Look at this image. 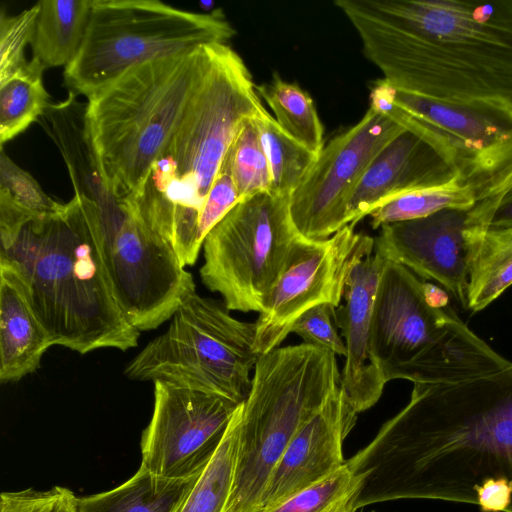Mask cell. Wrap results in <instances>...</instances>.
<instances>
[{"mask_svg":"<svg viewBox=\"0 0 512 512\" xmlns=\"http://www.w3.org/2000/svg\"><path fill=\"white\" fill-rule=\"evenodd\" d=\"M253 77L228 43L212 44L205 73L140 189L122 201L194 265L209 233L205 208L227 151L248 119L265 111Z\"/></svg>","mask_w":512,"mask_h":512,"instance_id":"obj_4","label":"cell"},{"mask_svg":"<svg viewBox=\"0 0 512 512\" xmlns=\"http://www.w3.org/2000/svg\"><path fill=\"white\" fill-rule=\"evenodd\" d=\"M375 238L346 225L324 240L305 239L292 256L255 323L254 349L260 356L279 348L296 320L309 309L339 307L353 264L373 251Z\"/></svg>","mask_w":512,"mask_h":512,"instance_id":"obj_13","label":"cell"},{"mask_svg":"<svg viewBox=\"0 0 512 512\" xmlns=\"http://www.w3.org/2000/svg\"><path fill=\"white\" fill-rule=\"evenodd\" d=\"M357 412L340 388L295 434L267 484L259 512L323 480L345 464L342 446Z\"/></svg>","mask_w":512,"mask_h":512,"instance_id":"obj_18","label":"cell"},{"mask_svg":"<svg viewBox=\"0 0 512 512\" xmlns=\"http://www.w3.org/2000/svg\"><path fill=\"white\" fill-rule=\"evenodd\" d=\"M254 122L269 164L270 192L290 197L318 155L286 134L267 110L255 117Z\"/></svg>","mask_w":512,"mask_h":512,"instance_id":"obj_28","label":"cell"},{"mask_svg":"<svg viewBox=\"0 0 512 512\" xmlns=\"http://www.w3.org/2000/svg\"><path fill=\"white\" fill-rule=\"evenodd\" d=\"M336 308L330 304L317 305L302 314L291 328L303 343L346 356V345L333 322Z\"/></svg>","mask_w":512,"mask_h":512,"instance_id":"obj_34","label":"cell"},{"mask_svg":"<svg viewBox=\"0 0 512 512\" xmlns=\"http://www.w3.org/2000/svg\"><path fill=\"white\" fill-rule=\"evenodd\" d=\"M38 2L17 15L0 16V82L11 76L27 60L25 49L31 44L37 15Z\"/></svg>","mask_w":512,"mask_h":512,"instance_id":"obj_33","label":"cell"},{"mask_svg":"<svg viewBox=\"0 0 512 512\" xmlns=\"http://www.w3.org/2000/svg\"><path fill=\"white\" fill-rule=\"evenodd\" d=\"M225 162L240 199L270 192L269 164L254 118L241 125L227 151Z\"/></svg>","mask_w":512,"mask_h":512,"instance_id":"obj_30","label":"cell"},{"mask_svg":"<svg viewBox=\"0 0 512 512\" xmlns=\"http://www.w3.org/2000/svg\"><path fill=\"white\" fill-rule=\"evenodd\" d=\"M76 496L64 487L49 490L32 488L3 492L0 495V512H77Z\"/></svg>","mask_w":512,"mask_h":512,"instance_id":"obj_35","label":"cell"},{"mask_svg":"<svg viewBox=\"0 0 512 512\" xmlns=\"http://www.w3.org/2000/svg\"><path fill=\"white\" fill-rule=\"evenodd\" d=\"M68 91L63 101L50 103L40 118L43 129L53 140L67 166L76 196L97 207L99 220L123 209L103 171L87 121L86 104Z\"/></svg>","mask_w":512,"mask_h":512,"instance_id":"obj_20","label":"cell"},{"mask_svg":"<svg viewBox=\"0 0 512 512\" xmlns=\"http://www.w3.org/2000/svg\"><path fill=\"white\" fill-rule=\"evenodd\" d=\"M345 463L361 480L358 509L400 499L476 505L488 481L512 500V364L458 383L414 384L406 406Z\"/></svg>","mask_w":512,"mask_h":512,"instance_id":"obj_1","label":"cell"},{"mask_svg":"<svg viewBox=\"0 0 512 512\" xmlns=\"http://www.w3.org/2000/svg\"><path fill=\"white\" fill-rule=\"evenodd\" d=\"M257 91L274 112L279 127L318 155L324 147V128L309 94L296 83L283 80L278 73L269 82L257 86Z\"/></svg>","mask_w":512,"mask_h":512,"instance_id":"obj_27","label":"cell"},{"mask_svg":"<svg viewBox=\"0 0 512 512\" xmlns=\"http://www.w3.org/2000/svg\"><path fill=\"white\" fill-rule=\"evenodd\" d=\"M403 129L369 107L358 123L324 145L289 197L292 222L303 237L324 240L347 225L353 191L376 155Z\"/></svg>","mask_w":512,"mask_h":512,"instance_id":"obj_14","label":"cell"},{"mask_svg":"<svg viewBox=\"0 0 512 512\" xmlns=\"http://www.w3.org/2000/svg\"><path fill=\"white\" fill-rule=\"evenodd\" d=\"M396 89L512 107V0H336Z\"/></svg>","mask_w":512,"mask_h":512,"instance_id":"obj_2","label":"cell"},{"mask_svg":"<svg viewBox=\"0 0 512 512\" xmlns=\"http://www.w3.org/2000/svg\"><path fill=\"white\" fill-rule=\"evenodd\" d=\"M423 294L427 304L433 308L446 309L449 304L448 292L437 284L423 281Z\"/></svg>","mask_w":512,"mask_h":512,"instance_id":"obj_37","label":"cell"},{"mask_svg":"<svg viewBox=\"0 0 512 512\" xmlns=\"http://www.w3.org/2000/svg\"><path fill=\"white\" fill-rule=\"evenodd\" d=\"M52 342L18 282L0 266V381L17 382L35 372Z\"/></svg>","mask_w":512,"mask_h":512,"instance_id":"obj_21","label":"cell"},{"mask_svg":"<svg viewBox=\"0 0 512 512\" xmlns=\"http://www.w3.org/2000/svg\"><path fill=\"white\" fill-rule=\"evenodd\" d=\"M306 238L295 228L289 197L262 192L238 201L203 243V284L232 311L258 312Z\"/></svg>","mask_w":512,"mask_h":512,"instance_id":"obj_10","label":"cell"},{"mask_svg":"<svg viewBox=\"0 0 512 512\" xmlns=\"http://www.w3.org/2000/svg\"><path fill=\"white\" fill-rule=\"evenodd\" d=\"M199 476L184 480L166 479L140 467L116 488L77 497L76 509L77 512H172Z\"/></svg>","mask_w":512,"mask_h":512,"instance_id":"obj_23","label":"cell"},{"mask_svg":"<svg viewBox=\"0 0 512 512\" xmlns=\"http://www.w3.org/2000/svg\"><path fill=\"white\" fill-rule=\"evenodd\" d=\"M0 196L35 216L56 213L63 204L49 197L30 173L11 160L3 147L0 151Z\"/></svg>","mask_w":512,"mask_h":512,"instance_id":"obj_32","label":"cell"},{"mask_svg":"<svg viewBox=\"0 0 512 512\" xmlns=\"http://www.w3.org/2000/svg\"><path fill=\"white\" fill-rule=\"evenodd\" d=\"M456 179V167L435 141L404 128L376 155L356 186L347 204L346 224L355 226L397 196Z\"/></svg>","mask_w":512,"mask_h":512,"instance_id":"obj_17","label":"cell"},{"mask_svg":"<svg viewBox=\"0 0 512 512\" xmlns=\"http://www.w3.org/2000/svg\"><path fill=\"white\" fill-rule=\"evenodd\" d=\"M340 388L336 355L328 350L301 343L258 357L240 403L237 459L224 512H259L287 446Z\"/></svg>","mask_w":512,"mask_h":512,"instance_id":"obj_6","label":"cell"},{"mask_svg":"<svg viewBox=\"0 0 512 512\" xmlns=\"http://www.w3.org/2000/svg\"><path fill=\"white\" fill-rule=\"evenodd\" d=\"M0 266L11 271L52 345L126 351L140 332L122 313L101 249L97 207L74 195L35 216L0 197Z\"/></svg>","mask_w":512,"mask_h":512,"instance_id":"obj_3","label":"cell"},{"mask_svg":"<svg viewBox=\"0 0 512 512\" xmlns=\"http://www.w3.org/2000/svg\"><path fill=\"white\" fill-rule=\"evenodd\" d=\"M44 68L34 59L0 82V145L39 120L50 102L43 84Z\"/></svg>","mask_w":512,"mask_h":512,"instance_id":"obj_25","label":"cell"},{"mask_svg":"<svg viewBox=\"0 0 512 512\" xmlns=\"http://www.w3.org/2000/svg\"><path fill=\"white\" fill-rule=\"evenodd\" d=\"M512 285V239L475 222L470 232L467 308L479 312Z\"/></svg>","mask_w":512,"mask_h":512,"instance_id":"obj_24","label":"cell"},{"mask_svg":"<svg viewBox=\"0 0 512 512\" xmlns=\"http://www.w3.org/2000/svg\"><path fill=\"white\" fill-rule=\"evenodd\" d=\"M236 34L221 9L182 10L156 0H92L81 47L64 69L69 91L89 97L142 63L228 43Z\"/></svg>","mask_w":512,"mask_h":512,"instance_id":"obj_8","label":"cell"},{"mask_svg":"<svg viewBox=\"0 0 512 512\" xmlns=\"http://www.w3.org/2000/svg\"><path fill=\"white\" fill-rule=\"evenodd\" d=\"M99 226L103 260L126 320L140 332L171 319L196 289L171 246L127 207Z\"/></svg>","mask_w":512,"mask_h":512,"instance_id":"obj_12","label":"cell"},{"mask_svg":"<svg viewBox=\"0 0 512 512\" xmlns=\"http://www.w3.org/2000/svg\"><path fill=\"white\" fill-rule=\"evenodd\" d=\"M239 404L169 382H154V408L141 437V465L166 479L199 476Z\"/></svg>","mask_w":512,"mask_h":512,"instance_id":"obj_15","label":"cell"},{"mask_svg":"<svg viewBox=\"0 0 512 512\" xmlns=\"http://www.w3.org/2000/svg\"><path fill=\"white\" fill-rule=\"evenodd\" d=\"M370 107L435 141L477 197L512 179V107L490 101L445 102L372 82Z\"/></svg>","mask_w":512,"mask_h":512,"instance_id":"obj_11","label":"cell"},{"mask_svg":"<svg viewBox=\"0 0 512 512\" xmlns=\"http://www.w3.org/2000/svg\"><path fill=\"white\" fill-rule=\"evenodd\" d=\"M223 302L191 291L166 331L126 366L131 380L163 381L242 403L259 355L255 323L241 321Z\"/></svg>","mask_w":512,"mask_h":512,"instance_id":"obj_9","label":"cell"},{"mask_svg":"<svg viewBox=\"0 0 512 512\" xmlns=\"http://www.w3.org/2000/svg\"><path fill=\"white\" fill-rule=\"evenodd\" d=\"M240 404L212 459L172 512H224L237 459Z\"/></svg>","mask_w":512,"mask_h":512,"instance_id":"obj_26","label":"cell"},{"mask_svg":"<svg viewBox=\"0 0 512 512\" xmlns=\"http://www.w3.org/2000/svg\"><path fill=\"white\" fill-rule=\"evenodd\" d=\"M211 46L134 66L87 97L88 129L121 202L140 189L174 133L205 73Z\"/></svg>","mask_w":512,"mask_h":512,"instance_id":"obj_5","label":"cell"},{"mask_svg":"<svg viewBox=\"0 0 512 512\" xmlns=\"http://www.w3.org/2000/svg\"><path fill=\"white\" fill-rule=\"evenodd\" d=\"M361 480L346 465L266 512H356Z\"/></svg>","mask_w":512,"mask_h":512,"instance_id":"obj_31","label":"cell"},{"mask_svg":"<svg viewBox=\"0 0 512 512\" xmlns=\"http://www.w3.org/2000/svg\"><path fill=\"white\" fill-rule=\"evenodd\" d=\"M370 349L385 383H458L512 364L456 314L429 306L423 281L387 259L373 303Z\"/></svg>","mask_w":512,"mask_h":512,"instance_id":"obj_7","label":"cell"},{"mask_svg":"<svg viewBox=\"0 0 512 512\" xmlns=\"http://www.w3.org/2000/svg\"><path fill=\"white\" fill-rule=\"evenodd\" d=\"M31 49L44 69L67 66L77 55L87 29L92 0L38 1Z\"/></svg>","mask_w":512,"mask_h":512,"instance_id":"obj_22","label":"cell"},{"mask_svg":"<svg viewBox=\"0 0 512 512\" xmlns=\"http://www.w3.org/2000/svg\"><path fill=\"white\" fill-rule=\"evenodd\" d=\"M475 189L460 179L419 189L397 196L372 211L373 229L386 224L409 221L432 215L443 209H467L477 202Z\"/></svg>","mask_w":512,"mask_h":512,"instance_id":"obj_29","label":"cell"},{"mask_svg":"<svg viewBox=\"0 0 512 512\" xmlns=\"http://www.w3.org/2000/svg\"><path fill=\"white\" fill-rule=\"evenodd\" d=\"M487 230L512 239V187L496 204L489 217Z\"/></svg>","mask_w":512,"mask_h":512,"instance_id":"obj_36","label":"cell"},{"mask_svg":"<svg viewBox=\"0 0 512 512\" xmlns=\"http://www.w3.org/2000/svg\"><path fill=\"white\" fill-rule=\"evenodd\" d=\"M473 206L380 227L374 250L422 280H432L467 308Z\"/></svg>","mask_w":512,"mask_h":512,"instance_id":"obj_16","label":"cell"},{"mask_svg":"<svg viewBox=\"0 0 512 512\" xmlns=\"http://www.w3.org/2000/svg\"><path fill=\"white\" fill-rule=\"evenodd\" d=\"M385 262L373 250L353 264L345 285L344 304L334 314L347 351L341 389L357 413L376 404L386 384L370 349L373 303Z\"/></svg>","mask_w":512,"mask_h":512,"instance_id":"obj_19","label":"cell"}]
</instances>
